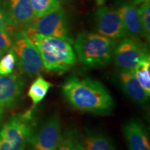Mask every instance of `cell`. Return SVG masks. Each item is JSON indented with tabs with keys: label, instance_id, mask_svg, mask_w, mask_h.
I'll list each match as a JSON object with an SVG mask.
<instances>
[{
	"label": "cell",
	"instance_id": "7a4b0ae2",
	"mask_svg": "<svg viewBox=\"0 0 150 150\" xmlns=\"http://www.w3.org/2000/svg\"><path fill=\"white\" fill-rule=\"evenodd\" d=\"M26 34L38 50L43 67L47 72L63 73L76 63V54L68 41L38 33Z\"/></svg>",
	"mask_w": 150,
	"mask_h": 150
},
{
	"label": "cell",
	"instance_id": "8fae6325",
	"mask_svg": "<svg viewBox=\"0 0 150 150\" xmlns=\"http://www.w3.org/2000/svg\"><path fill=\"white\" fill-rule=\"evenodd\" d=\"M116 79L126 96L135 104L144 106L147 104L148 95L140 85L133 70H118Z\"/></svg>",
	"mask_w": 150,
	"mask_h": 150
},
{
	"label": "cell",
	"instance_id": "ba28073f",
	"mask_svg": "<svg viewBox=\"0 0 150 150\" xmlns=\"http://www.w3.org/2000/svg\"><path fill=\"white\" fill-rule=\"evenodd\" d=\"M61 135V118L57 112H54L33 131L28 143L32 150H56Z\"/></svg>",
	"mask_w": 150,
	"mask_h": 150
},
{
	"label": "cell",
	"instance_id": "9c48e42d",
	"mask_svg": "<svg viewBox=\"0 0 150 150\" xmlns=\"http://www.w3.org/2000/svg\"><path fill=\"white\" fill-rule=\"evenodd\" d=\"M95 29L99 34L112 40H117L127 35L126 29L117 10L102 6L95 13Z\"/></svg>",
	"mask_w": 150,
	"mask_h": 150
},
{
	"label": "cell",
	"instance_id": "603a6c76",
	"mask_svg": "<svg viewBox=\"0 0 150 150\" xmlns=\"http://www.w3.org/2000/svg\"><path fill=\"white\" fill-rule=\"evenodd\" d=\"M0 29L14 30L6 6L0 1Z\"/></svg>",
	"mask_w": 150,
	"mask_h": 150
},
{
	"label": "cell",
	"instance_id": "52a82bcc",
	"mask_svg": "<svg viewBox=\"0 0 150 150\" xmlns=\"http://www.w3.org/2000/svg\"><path fill=\"white\" fill-rule=\"evenodd\" d=\"M26 33H38L63 39L73 43L69 33L68 23L64 9L60 8L54 12L35 18L33 22L24 30Z\"/></svg>",
	"mask_w": 150,
	"mask_h": 150
},
{
	"label": "cell",
	"instance_id": "ffe728a7",
	"mask_svg": "<svg viewBox=\"0 0 150 150\" xmlns=\"http://www.w3.org/2000/svg\"><path fill=\"white\" fill-rule=\"evenodd\" d=\"M138 8V13L142 25L143 37H145L148 42L150 40V1L140 4Z\"/></svg>",
	"mask_w": 150,
	"mask_h": 150
},
{
	"label": "cell",
	"instance_id": "484cf974",
	"mask_svg": "<svg viewBox=\"0 0 150 150\" xmlns=\"http://www.w3.org/2000/svg\"><path fill=\"white\" fill-rule=\"evenodd\" d=\"M4 113V109L3 108L0 107V123H1V120H2Z\"/></svg>",
	"mask_w": 150,
	"mask_h": 150
},
{
	"label": "cell",
	"instance_id": "5b68a950",
	"mask_svg": "<svg viewBox=\"0 0 150 150\" xmlns=\"http://www.w3.org/2000/svg\"><path fill=\"white\" fill-rule=\"evenodd\" d=\"M17 59V65L22 74L30 78L40 74L44 69L40 54L23 30L14 34L12 46Z\"/></svg>",
	"mask_w": 150,
	"mask_h": 150
},
{
	"label": "cell",
	"instance_id": "4316f807",
	"mask_svg": "<svg viewBox=\"0 0 150 150\" xmlns=\"http://www.w3.org/2000/svg\"><path fill=\"white\" fill-rule=\"evenodd\" d=\"M57 1L61 4H66L67 2H69L70 0H57Z\"/></svg>",
	"mask_w": 150,
	"mask_h": 150
},
{
	"label": "cell",
	"instance_id": "d6986e66",
	"mask_svg": "<svg viewBox=\"0 0 150 150\" xmlns=\"http://www.w3.org/2000/svg\"><path fill=\"white\" fill-rule=\"evenodd\" d=\"M35 18L54 12L61 8V4L57 0H29Z\"/></svg>",
	"mask_w": 150,
	"mask_h": 150
},
{
	"label": "cell",
	"instance_id": "7402d4cb",
	"mask_svg": "<svg viewBox=\"0 0 150 150\" xmlns=\"http://www.w3.org/2000/svg\"><path fill=\"white\" fill-rule=\"evenodd\" d=\"M13 30L0 29V51L4 54L12 49L14 41Z\"/></svg>",
	"mask_w": 150,
	"mask_h": 150
},
{
	"label": "cell",
	"instance_id": "5bb4252c",
	"mask_svg": "<svg viewBox=\"0 0 150 150\" xmlns=\"http://www.w3.org/2000/svg\"><path fill=\"white\" fill-rule=\"evenodd\" d=\"M117 11L120 17L129 36H143L138 8L133 1H125L117 6Z\"/></svg>",
	"mask_w": 150,
	"mask_h": 150
},
{
	"label": "cell",
	"instance_id": "3957f363",
	"mask_svg": "<svg viewBox=\"0 0 150 150\" xmlns=\"http://www.w3.org/2000/svg\"><path fill=\"white\" fill-rule=\"evenodd\" d=\"M73 43L76 58L82 64L99 68L110 63L117 42L99 33L83 31Z\"/></svg>",
	"mask_w": 150,
	"mask_h": 150
},
{
	"label": "cell",
	"instance_id": "6da1fadb",
	"mask_svg": "<svg viewBox=\"0 0 150 150\" xmlns=\"http://www.w3.org/2000/svg\"><path fill=\"white\" fill-rule=\"evenodd\" d=\"M61 89L66 102L79 111L108 115L115 108L111 94L99 81L70 76L62 84Z\"/></svg>",
	"mask_w": 150,
	"mask_h": 150
},
{
	"label": "cell",
	"instance_id": "83f0119b",
	"mask_svg": "<svg viewBox=\"0 0 150 150\" xmlns=\"http://www.w3.org/2000/svg\"><path fill=\"white\" fill-rule=\"evenodd\" d=\"M3 54H4V53H3V52H1V51H0V59H1V56H3Z\"/></svg>",
	"mask_w": 150,
	"mask_h": 150
},
{
	"label": "cell",
	"instance_id": "30bf717a",
	"mask_svg": "<svg viewBox=\"0 0 150 150\" xmlns=\"http://www.w3.org/2000/svg\"><path fill=\"white\" fill-rule=\"evenodd\" d=\"M24 86V79L18 73L0 74V107L11 108L18 104Z\"/></svg>",
	"mask_w": 150,
	"mask_h": 150
},
{
	"label": "cell",
	"instance_id": "44dd1931",
	"mask_svg": "<svg viewBox=\"0 0 150 150\" xmlns=\"http://www.w3.org/2000/svg\"><path fill=\"white\" fill-rule=\"evenodd\" d=\"M17 59L14 52L11 49L6 54L0 59V74L7 75L13 72Z\"/></svg>",
	"mask_w": 150,
	"mask_h": 150
},
{
	"label": "cell",
	"instance_id": "ac0fdd59",
	"mask_svg": "<svg viewBox=\"0 0 150 150\" xmlns=\"http://www.w3.org/2000/svg\"><path fill=\"white\" fill-rule=\"evenodd\" d=\"M136 77L148 95H150V57L145 58L133 70Z\"/></svg>",
	"mask_w": 150,
	"mask_h": 150
},
{
	"label": "cell",
	"instance_id": "cb8c5ba5",
	"mask_svg": "<svg viewBox=\"0 0 150 150\" xmlns=\"http://www.w3.org/2000/svg\"><path fill=\"white\" fill-rule=\"evenodd\" d=\"M149 1V0H133V2H134V4H136V6L141 4L145 2V1Z\"/></svg>",
	"mask_w": 150,
	"mask_h": 150
},
{
	"label": "cell",
	"instance_id": "277c9868",
	"mask_svg": "<svg viewBox=\"0 0 150 150\" xmlns=\"http://www.w3.org/2000/svg\"><path fill=\"white\" fill-rule=\"evenodd\" d=\"M33 110L11 117L0 130V150H24L34 128Z\"/></svg>",
	"mask_w": 150,
	"mask_h": 150
},
{
	"label": "cell",
	"instance_id": "2e32d148",
	"mask_svg": "<svg viewBox=\"0 0 150 150\" xmlns=\"http://www.w3.org/2000/svg\"><path fill=\"white\" fill-rule=\"evenodd\" d=\"M52 86L53 84L47 81L42 76L38 75L37 78L31 84L27 92V96L32 102V107L31 109L34 110L37 105L42 102Z\"/></svg>",
	"mask_w": 150,
	"mask_h": 150
},
{
	"label": "cell",
	"instance_id": "e0dca14e",
	"mask_svg": "<svg viewBox=\"0 0 150 150\" xmlns=\"http://www.w3.org/2000/svg\"><path fill=\"white\" fill-rule=\"evenodd\" d=\"M56 150H84L83 138L76 129H69L62 134Z\"/></svg>",
	"mask_w": 150,
	"mask_h": 150
},
{
	"label": "cell",
	"instance_id": "7c38bea8",
	"mask_svg": "<svg viewBox=\"0 0 150 150\" xmlns=\"http://www.w3.org/2000/svg\"><path fill=\"white\" fill-rule=\"evenodd\" d=\"M122 134L129 150H150L149 136L141 122L129 120L124 124Z\"/></svg>",
	"mask_w": 150,
	"mask_h": 150
},
{
	"label": "cell",
	"instance_id": "4fadbf2b",
	"mask_svg": "<svg viewBox=\"0 0 150 150\" xmlns=\"http://www.w3.org/2000/svg\"><path fill=\"white\" fill-rule=\"evenodd\" d=\"M6 7L13 29L24 31L35 20L29 0H7Z\"/></svg>",
	"mask_w": 150,
	"mask_h": 150
},
{
	"label": "cell",
	"instance_id": "8992f818",
	"mask_svg": "<svg viewBox=\"0 0 150 150\" xmlns=\"http://www.w3.org/2000/svg\"><path fill=\"white\" fill-rule=\"evenodd\" d=\"M147 56L149 53L145 43L138 38L128 36L116 44L112 59L118 70H133Z\"/></svg>",
	"mask_w": 150,
	"mask_h": 150
},
{
	"label": "cell",
	"instance_id": "9a60e30c",
	"mask_svg": "<svg viewBox=\"0 0 150 150\" xmlns=\"http://www.w3.org/2000/svg\"><path fill=\"white\" fill-rule=\"evenodd\" d=\"M83 141L84 150H116L111 138L99 131H87Z\"/></svg>",
	"mask_w": 150,
	"mask_h": 150
},
{
	"label": "cell",
	"instance_id": "d4e9b609",
	"mask_svg": "<svg viewBox=\"0 0 150 150\" xmlns=\"http://www.w3.org/2000/svg\"><path fill=\"white\" fill-rule=\"evenodd\" d=\"M95 1H96L97 6H102L104 4L105 0H95Z\"/></svg>",
	"mask_w": 150,
	"mask_h": 150
}]
</instances>
